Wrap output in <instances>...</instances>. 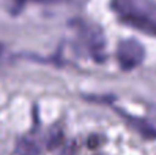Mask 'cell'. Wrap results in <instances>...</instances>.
I'll use <instances>...</instances> for the list:
<instances>
[{
	"label": "cell",
	"mask_w": 156,
	"mask_h": 155,
	"mask_svg": "<svg viewBox=\"0 0 156 155\" xmlns=\"http://www.w3.org/2000/svg\"><path fill=\"white\" fill-rule=\"evenodd\" d=\"M116 59L123 70H133L144 59V48L137 40H123L116 49Z\"/></svg>",
	"instance_id": "1"
},
{
	"label": "cell",
	"mask_w": 156,
	"mask_h": 155,
	"mask_svg": "<svg viewBox=\"0 0 156 155\" xmlns=\"http://www.w3.org/2000/svg\"><path fill=\"white\" fill-rule=\"evenodd\" d=\"M38 153H40V150H38L36 142L23 139L18 143L14 155H38Z\"/></svg>",
	"instance_id": "3"
},
{
	"label": "cell",
	"mask_w": 156,
	"mask_h": 155,
	"mask_svg": "<svg viewBox=\"0 0 156 155\" xmlns=\"http://www.w3.org/2000/svg\"><path fill=\"white\" fill-rule=\"evenodd\" d=\"M132 125L143 135L145 139H156V128L152 126L149 122L144 120H136V118H130Z\"/></svg>",
	"instance_id": "2"
},
{
	"label": "cell",
	"mask_w": 156,
	"mask_h": 155,
	"mask_svg": "<svg viewBox=\"0 0 156 155\" xmlns=\"http://www.w3.org/2000/svg\"><path fill=\"white\" fill-rule=\"evenodd\" d=\"M15 2H18V3L34 2V3H45V4H48V3H56V2H59V0H15Z\"/></svg>",
	"instance_id": "4"
}]
</instances>
